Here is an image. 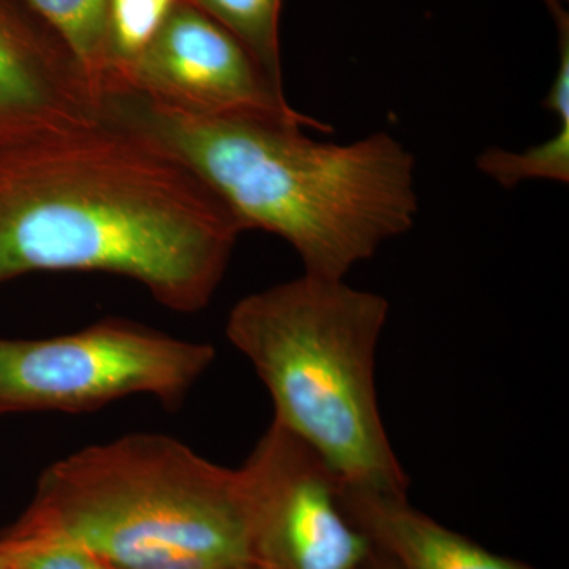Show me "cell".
Listing matches in <instances>:
<instances>
[{"mask_svg":"<svg viewBox=\"0 0 569 569\" xmlns=\"http://www.w3.org/2000/svg\"><path fill=\"white\" fill-rule=\"evenodd\" d=\"M0 569H13L11 567L9 549L0 541Z\"/></svg>","mask_w":569,"mask_h":569,"instance_id":"obj_16","label":"cell"},{"mask_svg":"<svg viewBox=\"0 0 569 569\" xmlns=\"http://www.w3.org/2000/svg\"><path fill=\"white\" fill-rule=\"evenodd\" d=\"M179 0H107L104 100L129 88L130 73Z\"/></svg>","mask_w":569,"mask_h":569,"instance_id":"obj_10","label":"cell"},{"mask_svg":"<svg viewBox=\"0 0 569 569\" xmlns=\"http://www.w3.org/2000/svg\"><path fill=\"white\" fill-rule=\"evenodd\" d=\"M241 471L261 567L361 569L372 556V542L343 509L336 471L279 422Z\"/></svg>","mask_w":569,"mask_h":569,"instance_id":"obj_6","label":"cell"},{"mask_svg":"<svg viewBox=\"0 0 569 569\" xmlns=\"http://www.w3.org/2000/svg\"><path fill=\"white\" fill-rule=\"evenodd\" d=\"M361 569H402L399 565H396L395 561L388 559L385 553H381L380 550H373L370 559L362 565Z\"/></svg>","mask_w":569,"mask_h":569,"instance_id":"obj_15","label":"cell"},{"mask_svg":"<svg viewBox=\"0 0 569 569\" xmlns=\"http://www.w3.org/2000/svg\"><path fill=\"white\" fill-rule=\"evenodd\" d=\"M343 509L373 548L402 569H535L447 529L407 497L340 489Z\"/></svg>","mask_w":569,"mask_h":569,"instance_id":"obj_9","label":"cell"},{"mask_svg":"<svg viewBox=\"0 0 569 569\" xmlns=\"http://www.w3.org/2000/svg\"><path fill=\"white\" fill-rule=\"evenodd\" d=\"M13 569H114L88 550L63 542L2 537Z\"/></svg>","mask_w":569,"mask_h":569,"instance_id":"obj_14","label":"cell"},{"mask_svg":"<svg viewBox=\"0 0 569 569\" xmlns=\"http://www.w3.org/2000/svg\"><path fill=\"white\" fill-rule=\"evenodd\" d=\"M478 168L505 189H512L529 179L568 182L569 137L553 134L550 140L527 149L526 152L489 149L478 157Z\"/></svg>","mask_w":569,"mask_h":569,"instance_id":"obj_13","label":"cell"},{"mask_svg":"<svg viewBox=\"0 0 569 569\" xmlns=\"http://www.w3.org/2000/svg\"><path fill=\"white\" fill-rule=\"evenodd\" d=\"M104 112L178 153L234 213L242 230L280 236L306 274L343 280L418 216L415 157L389 133L335 144L282 119L204 118L134 92Z\"/></svg>","mask_w":569,"mask_h":569,"instance_id":"obj_2","label":"cell"},{"mask_svg":"<svg viewBox=\"0 0 569 569\" xmlns=\"http://www.w3.org/2000/svg\"><path fill=\"white\" fill-rule=\"evenodd\" d=\"M3 537L77 546L114 569L260 565L241 468L217 466L157 433L52 463Z\"/></svg>","mask_w":569,"mask_h":569,"instance_id":"obj_3","label":"cell"},{"mask_svg":"<svg viewBox=\"0 0 569 569\" xmlns=\"http://www.w3.org/2000/svg\"><path fill=\"white\" fill-rule=\"evenodd\" d=\"M224 569H266L260 565H247V567L224 568Z\"/></svg>","mask_w":569,"mask_h":569,"instance_id":"obj_17","label":"cell"},{"mask_svg":"<svg viewBox=\"0 0 569 569\" xmlns=\"http://www.w3.org/2000/svg\"><path fill=\"white\" fill-rule=\"evenodd\" d=\"M213 359L209 343L116 318L50 339H0V413H80L141 395L178 407Z\"/></svg>","mask_w":569,"mask_h":569,"instance_id":"obj_5","label":"cell"},{"mask_svg":"<svg viewBox=\"0 0 569 569\" xmlns=\"http://www.w3.org/2000/svg\"><path fill=\"white\" fill-rule=\"evenodd\" d=\"M66 43L20 0H0V149L99 121Z\"/></svg>","mask_w":569,"mask_h":569,"instance_id":"obj_8","label":"cell"},{"mask_svg":"<svg viewBox=\"0 0 569 569\" xmlns=\"http://www.w3.org/2000/svg\"><path fill=\"white\" fill-rule=\"evenodd\" d=\"M66 43L103 108L107 0H20Z\"/></svg>","mask_w":569,"mask_h":569,"instance_id":"obj_11","label":"cell"},{"mask_svg":"<svg viewBox=\"0 0 569 569\" xmlns=\"http://www.w3.org/2000/svg\"><path fill=\"white\" fill-rule=\"evenodd\" d=\"M242 231L178 153L107 112L0 149V284L107 272L193 313L211 302Z\"/></svg>","mask_w":569,"mask_h":569,"instance_id":"obj_1","label":"cell"},{"mask_svg":"<svg viewBox=\"0 0 569 569\" xmlns=\"http://www.w3.org/2000/svg\"><path fill=\"white\" fill-rule=\"evenodd\" d=\"M126 92L204 118L282 119L331 130L293 110L252 54L187 0H179L134 63Z\"/></svg>","mask_w":569,"mask_h":569,"instance_id":"obj_7","label":"cell"},{"mask_svg":"<svg viewBox=\"0 0 569 569\" xmlns=\"http://www.w3.org/2000/svg\"><path fill=\"white\" fill-rule=\"evenodd\" d=\"M388 313L383 296L305 274L239 301L227 337L268 388L274 421L346 488L407 497L410 481L378 410L376 353Z\"/></svg>","mask_w":569,"mask_h":569,"instance_id":"obj_4","label":"cell"},{"mask_svg":"<svg viewBox=\"0 0 569 569\" xmlns=\"http://www.w3.org/2000/svg\"><path fill=\"white\" fill-rule=\"evenodd\" d=\"M227 29L252 54L269 80L283 89L280 13L283 0H187Z\"/></svg>","mask_w":569,"mask_h":569,"instance_id":"obj_12","label":"cell"}]
</instances>
